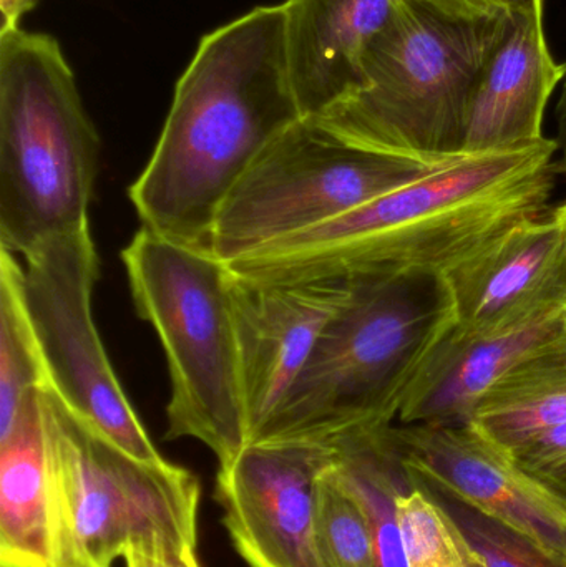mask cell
I'll return each mask as SVG.
<instances>
[{"instance_id": "obj_11", "label": "cell", "mask_w": 566, "mask_h": 567, "mask_svg": "<svg viewBox=\"0 0 566 567\" xmlns=\"http://www.w3.org/2000/svg\"><path fill=\"white\" fill-rule=\"evenodd\" d=\"M349 292L344 282H255L229 271L248 445L295 385Z\"/></svg>"}, {"instance_id": "obj_15", "label": "cell", "mask_w": 566, "mask_h": 567, "mask_svg": "<svg viewBox=\"0 0 566 567\" xmlns=\"http://www.w3.org/2000/svg\"><path fill=\"white\" fill-rule=\"evenodd\" d=\"M565 72V63L555 62L548 50L544 16L508 12L502 39L475 85L465 155L542 142L545 110Z\"/></svg>"}, {"instance_id": "obj_22", "label": "cell", "mask_w": 566, "mask_h": 567, "mask_svg": "<svg viewBox=\"0 0 566 567\" xmlns=\"http://www.w3.org/2000/svg\"><path fill=\"white\" fill-rule=\"evenodd\" d=\"M409 475L441 503L484 567H566L565 555L552 551L525 533L478 512L411 472Z\"/></svg>"}, {"instance_id": "obj_1", "label": "cell", "mask_w": 566, "mask_h": 567, "mask_svg": "<svg viewBox=\"0 0 566 567\" xmlns=\"http://www.w3.org/2000/svg\"><path fill=\"white\" fill-rule=\"evenodd\" d=\"M555 140L462 155L339 218L228 262L255 282L356 284L444 275L550 208Z\"/></svg>"}, {"instance_id": "obj_16", "label": "cell", "mask_w": 566, "mask_h": 567, "mask_svg": "<svg viewBox=\"0 0 566 567\" xmlns=\"http://www.w3.org/2000/svg\"><path fill=\"white\" fill-rule=\"evenodd\" d=\"M399 0H288V55L302 116L318 118L359 82L362 53ZM491 6V3H488Z\"/></svg>"}, {"instance_id": "obj_25", "label": "cell", "mask_w": 566, "mask_h": 567, "mask_svg": "<svg viewBox=\"0 0 566 567\" xmlns=\"http://www.w3.org/2000/svg\"><path fill=\"white\" fill-rule=\"evenodd\" d=\"M126 567H202L196 548L168 545H143L128 548L123 555Z\"/></svg>"}, {"instance_id": "obj_17", "label": "cell", "mask_w": 566, "mask_h": 567, "mask_svg": "<svg viewBox=\"0 0 566 567\" xmlns=\"http://www.w3.org/2000/svg\"><path fill=\"white\" fill-rule=\"evenodd\" d=\"M40 390L25 403L12 430L0 439V567H50Z\"/></svg>"}, {"instance_id": "obj_12", "label": "cell", "mask_w": 566, "mask_h": 567, "mask_svg": "<svg viewBox=\"0 0 566 567\" xmlns=\"http://www.w3.org/2000/svg\"><path fill=\"white\" fill-rule=\"evenodd\" d=\"M402 463L478 512L566 556V509L471 425L392 426Z\"/></svg>"}, {"instance_id": "obj_5", "label": "cell", "mask_w": 566, "mask_h": 567, "mask_svg": "<svg viewBox=\"0 0 566 567\" xmlns=\"http://www.w3.org/2000/svg\"><path fill=\"white\" fill-rule=\"evenodd\" d=\"M100 136L59 42L0 32V248L27 256L90 226Z\"/></svg>"}, {"instance_id": "obj_29", "label": "cell", "mask_w": 566, "mask_h": 567, "mask_svg": "<svg viewBox=\"0 0 566 567\" xmlns=\"http://www.w3.org/2000/svg\"><path fill=\"white\" fill-rule=\"evenodd\" d=\"M562 205H564V208L566 209V202L562 203Z\"/></svg>"}, {"instance_id": "obj_14", "label": "cell", "mask_w": 566, "mask_h": 567, "mask_svg": "<svg viewBox=\"0 0 566 567\" xmlns=\"http://www.w3.org/2000/svg\"><path fill=\"white\" fill-rule=\"evenodd\" d=\"M455 326L482 330L566 302V209L512 226L444 275Z\"/></svg>"}, {"instance_id": "obj_2", "label": "cell", "mask_w": 566, "mask_h": 567, "mask_svg": "<svg viewBox=\"0 0 566 567\" xmlns=\"http://www.w3.org/2000/svg\"><path fill=\"white\" fill-rule=\"evenodd\" d=\"M301 118L286 6L258 7L203 37L176 85L152 158L130 186L143 228L209 249L233 186Z\"/></svg>"}, {"instance_id": "obj_23", "label": "cell", "mask_w": 566, "mask_h": 567, "mask_svg": "<svg viewBox=\"0 0 566 567\" xmlns=\"http://www.w3.org/2000/svg\"><path fill=\"white\" fill-rule=\"evenodd\" d=\"M316 523L326 566L378 567L368 515L332 463L319 478Z\"/></svg>"}, {"instance_id": "obj_13", "label": "cell", "mask_w": 566, "mask_h": 567, "mask_svg": "<svg viewBox=\"0 0 566 567\" xmlns=\"http://www.w3.org/2000/svg\"><path fill=\"white\" fill-rule=\"evenodd\" d=\"M566 337V302L482 330L452 326L412 382L401 425H469L485 393L545 347Z\"/></svg>"}, {"instance_id": "obj_18", "label": "cell", "mask_w": 566, "mask_h": 567, "mask_svg": "<svg viewBox=\"0 0 566 567\" xmlns=\"http://www.w3.org/2000/svg\"><path fill=\"white\" fill-rule=\"evenodd\" d=\"M469 425L504 455L566 425V337L502 377L478 402Z\"/></svg>"}, {"instance_id": "obj_10", "label": "cell", "mask_w": 566, "mask_h": 567, "mask_svg": "<svg viewBox=\"0 0 566 567\" xmlns=\"http://www.w3.org/2000/svg\"><path fill=\"white\" fill-rule=\"evenodd\" d=\"M332 460L335 446L326 443H251L219 465L216 502L248 567H328L316 498Z\"/></svg>"}, {"instance_id": "obj_9", "label": "cell", "mask_w": 566, "mask_h": 567, "mask_svg": "<svg viewBox=\"0 0 566 567\" xmlns=\"http://www.w3.org/2000/svg\"><path fill=\"white\" fill-rule=\"evenodd\" d=\"M22 300L45 385L89 429L143 462H163L110 363L93 319L100 259L90 226L23 256Z\"/></svg>"}, {"instance_id": "obj_27", "label": "cell", "mask_w": 566, "mask_h": 567, "mask_svg": "<svg viewBox=\"0 0 566 567\" xmlns=\"http://www.w3.org/2000/svg\"><path fill=\"white\" fill-rule=\"evenodd\" d=\"M37 2L39 0H0V12H2L0 32L19 27L20 17L32 10Z\"/></svg>"}, {"instance_id": "obj_8", "label": "cell", "mask_w": 566, "mask_h": 567, "mask_svg": "<svg viewBox=\"0 0 566 567\" xmlns=\"http://www.w3.org/2000/svg\"><path fill=\"white\" fill-rule=\"evenodd\" d=\"M439 166L351 145L305 116L269 143L233 186L216 216L209 251L228 265Z\"/></svg>"}, {"instance_id": "obj_19", "label": "cell", "mask_w": 566, "mask_h": 567, "mask_svg": "<svg viewBox=\"0 0 566 567\" xmlns=\"http://www.w3.org/2000/svg\"><path fill=\"white\" fill-rule=\"evenodd\" d=\"M392 426L394 423L342 436L332 443V466L368 515L378 567H408L398 516V493L408 470Z\"/></svg>"}, {"instance_id": "obj_24", "label": "cell", "mask_w": 566, "mask_h": 567, "mask_svg": "<svg viewBox=\"0 0 566 567\" xmlns=\"http://www.w3.org/2000/svg\"><path fill=\"white\" fill-rule=\"evenodd\" d=\"M505 456L541 492L566 509V425L542 433Z\"/></svg>"}, {"instance_id": "obj_20", "label": "cell", "mask_w": 566, "mask_h": 567, "mask_svg": "<svg viewBox=\"0 0 566 567\" xmlns=\"http://www.w3.org/2000/svg\"><path fill=\"white\" fill-rule=\"evenodd\" d=\"M45 385L22 300V266L0 252V439L16 425L25 403Z\"/></svg>"}, {"instance_id": "obj_7", "label": "cell", "mask_w": 566, "mask_h": 567, "mask_svg": "<svg viewBox=\"0 0 566 567\" xmlns=\"http://www.w3.org/2000/svg\"><path fill=\"white\" fill-rule=\"evenodd\" d=\"M50 567H112L143 545L196 548L202 486L189 470L143 462L40 390Z\"/></svg>"}, {"instance_id": "obj_21", "label": "cell", "mask_w": 566, "mask_h": 567, "mask_svg": "<svg viewBox=\"0 0 566 567\" xmlns=\"http://www.w3.org/2000/svg\"><path fill=\"white\" fill-rule=\"evenodd\" d=\"M398 516L408 567H484L441 503L409 472Z\"/></svg>"}, {"instance_id": "obj_3", "label": "cell", "mask_w": 566, "mask_h": 567, "mask_svg": "<svg viewBox=\"0 0 566 567\" xmlns=\"http://www.w3.org/2000/svg\"><path fill=\"white\" fill-rule=\"evenodd\" d=\"M507 17L485 0H399L356 89L315 120L351 145L428 165L465 155L475 85Z\"/></svg>"}, {"instance_id": "obj_4", "label": "cell", "mask_w": 566, "mask_h": 567, "mask_svg": "<svg viewBox=\"0 0 566 567\" xmlns=\"http://www.w3.org/2000/svg\"><path fill=\"white\" fill-rule=\"evenodd\" d=\"M349 286L348 300L251 443L332 445L398 422L419 370L455 323L447 284L442 275H409Z\"/></svg>"}, {"instance_id": "obj_28", "label": "cell", "mask_w": 566, "mask_h": 567, "mask_svg": "<svg viewBox=\"0 0 566 567\" xmlns=\"http://www.w3.org/2000/svg\"><path fill=\"white\" fill-rule=\"evenodd\" d=\"M492 7L507 12L538 13L544 16V0H485Z\"/></svg>"}, {"instance_id": "obj_26", "label": "cell", "mask_w": 566, "mask_h": 567, "mask_svg": "<svg viewBox=\"0 0 566 567\" xmlns=\"http://www.w3.org/2000/svg\"><path fill=\"white\" fill-rule=\"evenodd\" d=\"M554 140L557 143V155H555L554 162L555 175L564 176L566 179V72L560 99L557 103V136Z\"/></svg>"}, {"instance_id": "obj_6", "label": "cell", "mask_w": 566, "mask_h": 567, "mask_svg": "<svg viewBox=\"0 0 566 567\" xmlns=\"http://www.w3.org/2000/svg\"><path fill=\"white\" fill-rule=\"evenodd\" d=\"M122 259L136 313L168 363L165 439L198 440L226 465L248 445L228 266L143 226Z\"/></svg>"}]
</instances>
